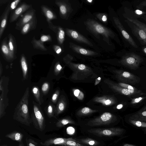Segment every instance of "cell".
Instances as JSON below:
<instances>
[{
  "mask_svg": "<svg viewBox=\"0 0 146 146\" xmlns=\"http://www.w3.org/2000/svg\"><path fill=\"white\" fill-rule=\"evenodd\" d=\"M2 80L0 81V90L1 92L0 100V118L5 114V105L3 102V89L2 85Z\"/></svg>",
  "mask_w": 146,
  "mask_h": 146,
  "instance_id": "e0dca14e",
  "label": "cell"
},
{
  "mask_svg": "<svg viewBox=\"0 0 146 146\" xmlns=\"http://www.w3.org/2000/svg\"><path fill=\"white\" fill-rule=\"evenodd\" d=\"M26 141L27 146H38V143L31 138H27Z\"/></svg>",
  "mask_w": 146,
  "mask_h": 146,
  "instance_id": "f1b7e54d",
  "label": "cell"
},
{
  "mask_svg": "<svg viewBox=\"0 0 146 146\" xmlns=\"http://www.w3.org/2000/svg\"><path fill=\"white\" fill-rule=\"evenodd\" d=\"M74 95L80 100H82L84 98L83 93L79 90L75 89L74 90Z\"/></svg>",
  "mask_w": 146,
  "mask_h": 146,
  "instance_id": "83f0119b",
  "label": "cell"
},
{
  "mask_svg": "<svg viewBox=\"0 0 146 146\" xmlns=\"http://www.w3.org/2000/svg\"><path fill=\"white\" fill-rule=\"evenodd\" d=\"M143 52L146 54V47H144L143 48Z\"/></svg>",
  "mask_w": 146,
  "mask_h": 146,
  "instance_id": "680465c9",
  "label": "cell"
},
{
  "mask_svg": "<svg viewBox=\"0 0 146 146\" xmlns=\"http://www.w3.org/2000/svg\"><path fill=\"white\" fill-rule=\"evenodd\" d=\"M60 11L62 14H64L66 13L67 10L65 6L63 5H61L60 7Z\"/></svg>",
  "mask_w": 146,
  "mask_h": 146,
  "instance_id": "74e56055",
  "label": "cell"
},
{
  "mask_svg": "<svg viewBox=\"0 0 146 146\" xmlns=\"http://www.w3.org/2000/svg\"><path fill=\"white\" fill-rule=\"evenodd\" d=\"M101 80V78L100 77H99L98 78H96L95 80L94 85L96 86L100 82Z\"/></svg>",
  "mask_w": 146,
  "mask_h": 146,
  "instance_id": "c3c4849f",
  "label": "cell"
},
{
  "mask_svg": "<svg viewBox=\"0 0 146 146\" xmlns=\"http://www.w3.org/2000/svg\"><path fill=\"white\" fill-rule=\"evenodd\" d=\"M59 94V91L58 90H57L52 94L51 98V101L54 103H55L56 102Z\"/></svg>",
  "mask_w": 146,
  "mask_h": 146,
  "instance_id": "1f68e13d",
  "label": "cell"
},
{
  "mask_svg": "<svg viewBox=\"0 0 146 146\" xmlns=\"http://www.w3.org/2000/svg\"><path fill=\"white\" fill-rule=\"evenodd\" d=\"M110 85L112 89L121 94L128 96L133 95L128 90L120 86L117 84L111 83Z\"/></svg>",
  "mask_w": 146,
  "mask_h": 146,
  "instance_id": "2e32d148",
  "label": "cell"
},
{
  "mask_svg": "<svg viewBox=\"0 0 146 146\" xmlns=\"http://www.w3.org/2000/svg\"><path fill=\"white\" fill-rule=\"evenodd\" d=\"M115 119V116L112 114L106 112L100 116L90 120L87 124L92 126L107 125L113 122Z\"/></svg>",
  "mask_w": 146,
  "mask_h": 146,
  "instance_id": "5b68a950",
  "label": "cell"
},
{
  "mask_svg": "<svg viewBox=\"0 0 146 146\" xmlns=\"http://www.w3.org/2000/svg\"><path fill=\"white\" fill-rule=\"evenodd\" d=\"M96 102L102 104L104 106H110L116 103L115 99L112 97L104 96L102 97H97L93 100Z\"/></svg>",
  "mask_w": 146,
  "mask_h": 146,
  "instance_id": "8fae6325",
  "label": "cell"
},
{
  "mask_svg": "<svg viewBox=\"0 0 146 146\" xmlns=\"http://www.w3.org/2000/svg\"><path fill=\"white\" fill-rule=\"evenodd\" d=\"M134 116L146 117V110L140 111L137 114L133 115Z\"/></svg>",
  "mask_w": 146,
  "mask_h": 146,
  "instance_id": "e575fe53",
  "label": "cell"
},
{
  "mask_svg": "<svg viewBox=\"0 0 146 146\" xmlns=\"http://www.w3.org/2000/svg\"><path fill=\"white\" fill-rule=\"evenodd\" d=\"M66 106L65 99L63 97L61 96L55 108V114L57 116L62 112L65 110Z\"/></svg>",
  "mask_w": 146,
  "mask_h": 146,
  "instance_id": "4fadbf2b",
  "label": "cell"
},
{
  "mask_svg": "<svg viewBox=\"0 0 146 146\" xmlns=\"http://www.w3.org/2000/svg\"><path fill=\"white\" fill-rule=\"evenodd\" d=\"M21 64L23 78L24 79H25L27 76L28 69L27 64L24 58H23L21 59Z\"/></svg>",
  "mask_w": 146,
  "mask_h": 146,
  "instance_id": "603a6c76",
  "label": "cell"
},
{
  "mask_svg": "<svg viewBox=\"0 0 146 146\" xmlns=\"http://www.w3.org/2000/svg\"><path fill=\"white\" fill-rule=\"evenodd\" d=\"M29 89L27 88L15 110L13 119L21 123L30 126L32 122L28 108Z\"/></svg>",
  "mask_w": 146,
  "mask_h": 146,
  "instance_id": "6da1fadb",
  "label": "cell"
},
{
  "mask_svg": "<svg viewBox=\"0 0 146 146\" xmlns=\"http://www.w3.org/2000/svg\"><path fill=\"white\" fill-rule=\"evenodd\" d=\"M146 6V0L143 1L141 2L137 6L138 9L141 8Z\"/></svg>",
  "mask_w": 146,
  "mask_h": 146,
  "instance_id": "b9f144b4",
  "label": "cell"
},
{
  "mask_svg": "<svg viewBox=\"0 0 146 146\" xmlns=\"http://www.w3.org/2000/svg\"><path fill=\"white\" fill-rule=\"evenodd\" d=\"M123 105L122 104H120L118 105L117 106V108L118 109H120L122 108L123 107Z\"/></svg>",
  "mask_w": 146,
  "mask_h": 146,
  "instance_id": "db71d44e",
  "label": "cell"
},
{
  "mask_svg": "<svg viewBox=\"0 0 146 146\" xmlns=\"http://www.w3.org/2000/svg\"><path fill=\"white\" fill-rule=\"evenodd\" d=\"M6 19H3L2 20L1 24V26L2 28L4 27H5L6 24Z\"/></svg>",
  "mask_w": 146,
  "mask_h": 146,
  "instance_id": "681fc988",
  "label": "cell"
},
{
  "mask_svg": "<svg viewBox=\"0 0 146 146\" xmlns=\"http://www.w3.org/2000/svg\"><path fill=\"white\" fill-rule=\"evenodd\" d=\"M123 146H134V145H131L130 144L126 143V144H124L123 145Z\"/></svg>",
  "mask_w": 146,
  "mask_h": 146,
  "instance_id": "6f0895ef",
  "label": "cell"
},
{
  "mask_svg": "<svg viewBox=\"0 0 146 146\" xmlns=\"http://www.w3.org/2000/svg\"><path fill=\"white\" fill-rule=\"evenodd\" d=\"M18 146H24L22 141L21 142H19Z\"/></svg>",
  "mask_w": 146,
  "mask_h": 146,
  "instance_id": "9f6ffc18",
  "label": "cell"
},
{
  "mask_svg": "<svg viewBox=\"0 0 146 146\" xmlns=\"http://www.w3.org/2000/svg\"><path fill=\"white\" fill-rule=\"evenodd\" d=\"M61 48L59 47V48L56 50V52L57 54H59L61 52Z\"/></svg>",
  "mask_w": 146,
  "mask_h": 146,
  "instance_id": "11a10c76",
  "label": "cell"
},
{
  "mask_svg": "<svg viewBox=\"0 0 146 146\" xmlns=\"http://www.w3.org/2000/svg\"><path fill=\"white\" fill-rule=\"evenodd\" d=\"M145 131H146V130H145Z\"/></svg>",
  "mask_w": 146,
  "mask_h": 146,
  "instance_id": "be15d7a7",
  "label": "cell"
},
{
  "mask_svg": "<svg viewBox=\"0 0 146 146\" xmlns=\"http://www.w3.org/2000/svg\"><path fill=\"white\" fill-rule=\"evenodd\" d=\"M119 78L124 83L135 84L139 81V78L129 72L121 70L118 72Z\"/></svg>",
  "mask_w": 146,
  "mask_h": 146,
  "instance_id": "52a82bcc",
  "label": "cell"
},
{
  "mask_svg": "<svg viewBox=\"0 0 146 146\" xmlns=\"http://www.w3.org/2000/svg\"><path fill=\"white\" fill-rule=\"evenodd\" d=\"M146 98V97H140L133 98L131 100V103L132 104H137Z\"/></svg>",
  "mask_w": 146,
  "mask_h": 146,
  "instance_id": "f546056e",
  "label": "cell"
},
{
  "mask_svg": "<svg viewBox=\"0 0 146 146\" xmlns=\"http://www.w3.org/2000/svg\"><path fill=\"white\" fill-rule=\"evenodd\" d=\"M124 129L119 127L91 129L88 131L98 136L111 137L121 135Z\"/></svg>",
  "mask_w": 146,
  "mask_h": 146,
  "instance_id": "3957f363",
  "label": "cell"
},
{
  "mask_svg": "<svg viewBox=\"0 0 146 146\" xmlns=\"http://www.w3.org/2000/svg\"><path fill=\"white\" fill-rule=\"evenodd\" d=\"M127 20L133 23L136 26L143 30L146 33V25L138 20L128 17L126 18Z\"/></svg>",
  "mask_w": 146,
  "mask_h": 146,
  "instance_id": "d6986e66",
  "label": "cell"
},
{
  "mask_svg": "<svg viewBox=\"0 0 146 146\" xmlns=\"http://www.w3.org/2000/svg\"><path fill=\"white\" fill-rule=\"evenodd\" d=\"M77 141L80 143L84 144L91 146H96L99 144V142L92 138L87 137L79 139H77Z\"/></svg>",
  "mask_w": 146,
  "mask_h": 146,
  "instance_id": "ac0fdd59",
  "label": "cell"
},
{
  "mask_svg": "<svg viewBox=\"0 0 146 146\" xmlns=\"http://www.w3.org/2000/svg\"><path fill=\"white\" fill-rule=\"evenodd\" d=\"M2 50L3 52L5 54H8L9 50L7 47L5 45H3L2 47Z\"/></svg>",
  "mask_w": 146,
  "mask_h": 146,
  "instance_id": "f35d334b",
  "label": "cell"
},
{
  "mask_svg": "<svg viewBox=\"0 0 146 146\" xmlns=\"http://www.w3.org/2000/svg\"><path fill=\"white\" fill-rule=\"evenodd\" d=\"M46 15L47 17L49 19H51L53 17V15L52 13L49 10L47 11Z\"/></svg>",
  "mask_w": 146,
  "mask_h": 146,
  "instance_id": "60d3db41",
  "label": "cell"
},
{
  "mask_svg": "<svg viewBox=\"0 0 146 146\" xmlns=\"http://www.w3.org/2000/svg\"><path fill=\"white\" fill-rule=\"evenodd\" d=\"M69 140L77 141L72 138H56L48 139L44 142H40L41 144L44 146H50L53 145H60L65 146L66 142Z\"/></svg>",
  "mask_w": 146,
  "mask_h": 146,
  "instance_id": "30bf717a",
  "label": "cell"
},
{
  "mask_svg": "<svg viewBox=\"0 0 146 146\" xmlns=\"http://www.w3.org/2000/svg\"><path fill=\"white\" fill-rule=\"evenodd\" d=\"M24 135L21 133L16 131L7 134L5 137L13 141L20 142L22 141Z\"/></svg>",
  "mask_w": 146,
  "mask_h": 146,
  "instance_id": "9a60e30c",
  "label": "cell"
},
{
  "mask_svg": "<svg viewBox=\"0 0 146 146\" xmlns=\"http://www.w3.org/2000/svg\"><path fill=\"white\" fill-rule=\"evenodd\" d=\"M87 1L89 2V3H91L93 1L92 0H88Z\"/></svg>",
  "mask_w": 146,
  "mask_h": 146,
  "instance_id": "91938a15",
  "label": "cell"
},
{
  "mask_svg": "<svg viewBox=\"0 0 146 146\" xmlns=\"http://www.w3.org/2000/svg\"><path fill=\"white\" fill-rule=\"evenodd\" d=\"M65 146H85L80 143L72 140L67 141L65 144Z\"/></svg>",
  "mask_w": 146,
  "mask_h": 146,
  "instance_id": "4316f807",
  "label": "cell"
},
{
  "mask_svg": "<svg viewBox=\"0 0 146 146\" xmlns=\"http://www.w3.org/2000/svg\"><path fill=\"white\" fill-rule=\"evenodd\" d=\"M19 1V0H17L11 3V8L12 9H13L15 8L16 6L15 4H16Z\"/></svg>",
  "mask_w": 146,
  "mask_h": 146,
  "instance_id": "f6af8a7d",
  "label": "cell"
},
{
  "mask_svg": "<svg viewBox=\"0 0 146 146\" xmlns=\"http://www.w3.org/2000/svg\"><path fill=\"white\" fill-rule=\"evenodd\" d=\"M33 108L31 120L35 128L40 131L45 127V120L43 112L39 105L33 101Z\"/></svg>",
  "mask_w": 146,
  "mask_h": 146,
  "instance_id": "7a4b0ae2",
  "label": "cell"
},
{
  "mask_svg": "<svg viewBox=\"0 0 146 146\" xmlns=\"http://www.w3.org/2000/svg\"><path fill=\"white\" fill-rule=\"evenodd\" d=\"M22 9L21 7H19L17 8L15 11V13L17 15L20 14L22 11Z\"/></svg>",
  "mask_w": 146,
  "mask_h": 146,
  "instance_id": "7dc6e473",
  "label": "cell"
},
{
  "mask_svg": "<svg viewBox=\"0 0 146 146\" xmlns=\"http://www.w3.org/2000/svg\"><path fill=\"white\" fill-rule=\"evenodd\" d=\"M30 25L29 24H26L23 27V31L24 32H26L29 28Z\"/></svg>",
  "mask_w": 146,
  "mask_h": 146,
  "instance_id": "ee69618b",
  "label": "cell"
},
{
  "mask_svg": "<svg viewBox=\"0 0 146 146\" xmlns=\"http://www.w3.org/2000/svg\"><path fill=\"white\" fill-rule=\"evenodd\" d=\"M143 61V59L139 56L132 53L124 56L120 62L125 66L131 69H135L138 67Z\"/></svg>",
  "mask_w": 146,
  "mask_h": 146,
  "instance_id": "277c9868",
  "label": "cell"
},
{
  "mask_svg": "<svg viewBox=\"0 0 146 146\" xmlns=\"http://www.w3.org/2000/svg\"><path fill=\"white\" fill-rule=\"evenodd\" d=\"M9 46L10 49L11 50H13V46L12 42L11 41L9 42Z\"/></svg>",
  "mask_w": 146,
  "mask_h": 146,
  "instance_id": "f907efd6",
  "label": "cell"
},
{
  "mask_svg": "<svg viewBox=\"0 0 146 146\" xmlns=\"http://www.w3.org/2000/svg\"><path fill=\"white\" fill-rule=\"evenodd\" d=\"M49 83L47 82L44 83L42 85L41 87V90L42 92L46 94L49 90Z\"/></svg>",
  "mask_w": 146,
  "mask_h": 146,
  "instance_id": "4dcf8cb0",
  "label": "cell"
},
{
  "mask_svg": "<svg viewBox=\"0 0 146 146\" xmlns=\"http://www.w3.org/2000/svg\"><path fill=\"white\" fill-rule=\"evenodd\" d=\"M129 122L133 125L139 127H146V123L137 120L130 119Z\"/></svg>",
  "mask_w": 146,
  "mask_h": 146,
  "instance_id": "484cf974",
  "label": "cell"
},
{
  "mask_svg": "<svg viewBox=\"0 0 146 146\" xmlns=\"http://www.w3.org/2000/svg\"><path fill=\"white\" fill-rule=\"evenodd\" d=\"M32 18V16L30 15H27L23 19V22L24 23H26L29 21Z\"/></svg>",
  "mask_w": 146,
  "mask_h": 146,
  "instance_id": "ab89813d",
  "label": "cell"
},
{
  "mask_svg": "<svg viewBox=\"0 0 146 146\" xmlns=\"http://www.w3.org/2000/svg\"><path fill=\"white\" fill-rule=\"evenodd\" d=\"M87 24L89 28L96 33L102 34L106 37L114 35V34L110 30L95 21L90 20Z\"/></svg>",
  "mask_w": 146,
  "mask_h": 146,
  "instance_id": "8992f818",
  "label": "cell"
},
{
  "mask_svg": "<svg viewBox=\"0 0 146 146\" xmlns=\"http://www.w3.org/2000/svg\"><path fill=\"white\" fill-rule=\"evenodd\" d=\"M75 122L72 120L68 118L62 119L58 121L56 125L58 128L62 127L68 124H74Z\"/></svg>",
  "mask_w": 146,
  "mask_h": 146,
  "instance_id": "44dd1931",
  "label": "cell"
},
{
  "mask_svg": "<svg viewBox=\"0 0 146 146\" xmlns=\"http://www.w3.org/2000/svg\"><path fill=\"white\" fill-rule=\"evenodd\" d=\"M117 84L120 86L128 90L133 95L135 94H146L141 90L137 89L136 88L128 84L123 82H120Z\"/></svg>",
  "mask_w": 146,
  "mask_h": 146,
  "instance_id": "5bb4252c",
  "label": "cell"
},
{
  "mask_svg": "<svg viewBox=\"0 0 146 146\" xmlns=\"http://www.w3.org/2000/svg\"><path fill=\"white\" fill-rule=\"evenodd\" d=\"M113 19L115 24L121 33L124 38L133 47L137 48L138 46L133 38L126 31L118 19L113 17Z\"/></svg>",
  "mask_w": 146,
  "mask_h": 146,
  "instance_id": "9c48e42d",
  "label": "cell"
},
{
  "mask_svg": "<svg viewBox=\"0 0 146 146\" xmlns=\"http://www.w3.org/2000/svg\"><path fill=\"white\" fill-rule=\"evenodd\" d=\"M135 13L138 15H141L143 13V12L142 11H140V10H136L135 11Z\"/></svg>",
  "mask_w": 146,
  "mask_h": 146,
  "instance_id": "f5cc1de1",
  "label": "cell"
},
{
  "mask_svg": "<svg viewBox=\"0 0 146 146\" xmlns=\"http://www.w3.org/2000/svg\"><path fill=\"white\" fill-rule=\"evenodd\" d=\"M145 20L146 21V18H145Z\"/></svg>",
  "mask_w": 146,
  "mask_h": 146,
  "instance_id": "6125c7cd",
  "label": "cell"
},
{
  "mask_svg": "<svg viewBox=\"0 0 146 146\" xmlns=\"http://www.w3.org/2000/svg\"><path fill=\"white\" fill-rule=\"evenodd\" d=\"M48 37L47 36L45 35L42 36L40 38L41 40L43 42L46 41L48 40Z\"/></svg>",
  "mask_w": 146,
  "mask_h": 146,
  "instance_id": "bcb514c9",
  "label": "cell"
},
{
  "mask_svg": "<svg viewBox=\"0 0 146 146\" xmlns=\"http://www.w3.org/2000/svg\"><path fill=\"white\" fill-rule=\"evenodd\" d=\"M68 32L70 36L74 39L89 45L91 44L88 40L76 31L73 30H68Z\"/></svg>",
  "mask_w": 146,
  "mask_h": 146,
  "instance_id": "7c38bea8",
  "label": "cell"
},
{
  "mask_svg": "<svg viewBox=\"0 0 146 146\" xmlns=\"http://www.w3.org/2000/svg\"><path fill=\"white\" fill-rule=\"evenodd\" d=\"M74 49L77 52L84 55H90L95 54L94 52L88 50H87L78 46H74Z\"/></svg>",
  "mask_w": 146,
  "mask_h": 146,
  "instance_id": "7402d4cb",
  "label": "cell"
},
{
  "mask_svg": "<svg viewBox=\"0 0 146 146\" xmlns=\"http://www.w3.org/2000/svg\"><path fill=\"white\" fill-rule=\"evenodd\" d=\"M55 108L54 105L50 103L47 106L46 108V112L49 118H51L54 117L55 114Z\"/></svg>",
  "mask_w": 146,
  "mask_h": 146,
  "instance_id": "cb8c5ba5",
  "label": "cell"
},
{
  "mask_svg": "<svg viewBox=\"0 0 146 146\" xmlns=\"http://www.w3.org/2000/svg\"><path fill=\"white\" fill-rule=\"evenodd\" d=\"M64 35L65 33L64 31L62 29H60L59 33L58 38L61 42H62L64 38Z\"/></svg>",
  "mask_w": 146,
  "mask_h": 146,
  "instance_id": "836d02e7",
  "label": "cell"
},
{
  "mask_svg": "<svg viewBox=\"0 0 146 146\" xmlns=\"http://www.w3.org/2000/svg\"><path fill=\"white\" fill-rule=\"evenodd\" d=\"M78 68L81 70H83L85 69L86 68V66L83 64H80L78 65Z\"/></svg>",
  "mask_w": 146,
  "mask_h": 146,
  "instance_id": "7bdbcfd3",
  "label": "cell"
},
{
  "mask_svg": "<svg viewBox=\"0 0 146 146\" xmlns=\"http://www.w3.org/2000/svg\"><path fill=\"white\" fill-rule=\"evenodd\" d=\"M96 110H93L90 108L85 107L80 109L78 112V115H85L96 111Z\"/></svg>",
  "mask_w": 146,
  "mask_h": 146,
  "instance_id": "d4e9b609",
  "label": "cell"
},
{
  "mask_svg": "<svg viewBox=\"0 0 146 146\" xmlns=\"http://www.w3.org/2000/svg\"><path fill=\"white\" fill-rule=\"evenodd\" d=\"M101 20L103 21H106L107 20L106 16L105 15H104L101 18Z\"/></svg>",
  "mask_w": 146,
  "mask_h": 146,
  "instance_id": "816d5d0a",
  "label": "cell"
},
{
  "mask_svg": "<svg viewBox=\"0 0 146 146\" xmlns=\"http://www.w3.org/2000/svg\"><path fill=\"white\" fill-rule=\"evenodd\" d=\"M62 67L60 64H57L55 66L54 70V73L55 75L58 74L61 70Z\"/></svg>",
  "mask_w": 146,
  "mask_h": 146,
  "instance_id": "d6a6232c",
  "label": "cell"
},
{
  "mask_svg": "<svg viewBox=\"0 0 146 146\" xmlns=\"http://www.w3.org/2000/svg\"><path fill=\"white\" fill-rule=\"evenodd\" d=\"M133 119L146 121V117H137L133 116L132 118Z\"/></svg>",
  "mask_w": 146,
  "mask_h": 146,
  "instance_id": "d590c367",
  "label": "cell"
},
{
  "mask_svg": "<svg viewBox=\"0 0 146 146\" xmlns=\"http://www.w3.org/2000/svg\"><path fill=\"white\" fill-rule=\"evenodd\" d=\"M67 133L70 135H73L75 132V130L74 128L72 127H69L67 129Z\"/></svg>",
  "mask_w": 146,
  "mask_h": 146,
  "instance_id": "8d00e7d4",
  "label": "cell"
},
{
  "mask_svg": "<svg viewBox=\"0 0 146 146\" xmlns=\"http://www.w3.org/2000/svg\"><path fill=\"white\" fill-rule=\"evenodd\" d=\"M127 23L131 29L132 33L139 40L141 44L146 45V33L133 23L127 20Z\"/></svg>",
  "mask_w": 146,
  "mask_h": 146,
  "instance_id": "ba28073f",
  "label": "cell"
},
{
  "mask_svg": "<svg viewBox=\"0 0 146 146\" xmlns=\"http://www.w3.org/2000/svg\"><path fill=\"white\" fill-rule=\"evenodd\" d=\"M32 91L36 101L39 105H41L42 101L39 88L37 86H34L32 88Z\"/></svg>",
  "mask_w": 146,
  "mask_h": 146,
  "instance_id": "ffe728a7",
  "label": "cell"
},
{
  "mask_svg": "<svg viewBox=\"0 0 146 146\" xmlns=\"http://www.w3.org/2000/svg\"><path fill=\"white\" fill-rule=\"evenodd\" d=\"M0 146H8L7 145H0Z\"/></svg>",
  "mask_w": 146,
  "mask_h": 146,
  "instance_id": "94428289",
  "label": "cell"
}]
</instances>
